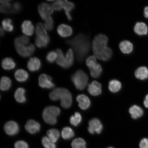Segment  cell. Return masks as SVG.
<instances>
[{
  "label": "cell",
  "mask_w": 148,
  "mask_h": 148,
  "mask_svg": "<svg viewBox=\"0 0 148 148\" xmlns=\"http://www.w3.org/2000/svg\"><path fill=\"white\" fill-rule=\"evenodd\" d=\"M90 75L94 78H97L101 75L102 71L101 66L97 63L89 68Z\"/></svg>",
  "instance_id": "30"
},
{
  "label": "cell",
  "mask_w": 148,
  "mask_h": 148,
  "mask_svg": "<svg viewBox=\"0 0 148 148\" xmlns=\"http://www.w3.org/2000/svg\"><path fill=\"white\" fill-rule=\"evenodd\" d=\"M135 76L139 80L145 81L148 79V69L146 66H140L135 72Z\"/></svg>",
  "instance_id": "18"
},
{
  "label": "cell",
  "mask_w": 148,
  "mask_h": 148,
  "mask_svg": "<svg viewBox=\"0 0 148 148\" xmlns=\"http://www.w3.org/2000/svg\"><path fill=\"white\" fill-rule=\"evenodd\" d=\"M44 27L46 29L49 31L53 30L54 25V22L52 17L51 16H48L45 20L44 24Z\"/></svg>",
  "instance_id": "41"
},
{
  "label": "cell",
  "mask_w": 148,
  "mask_h": 148,
  "mask_svg": "<svg viewBox=\"0 0 148 148\" xmlns=\"http://www.w3.org/2000/svg\"><path fill=\"white\" fill-rule=\"evenodd\" d=\"M129 112L133 119L136 120L143 117L144 113L143 109L141 106L135 105L129 109Z\"/></svg>",
  "instance_id": "14"
},
{
  "label": "cell",
  "mask_w": 148,
  "mask_h": 148,
  "mask_svg": "<svg viewBox=\"0 0 148 148\" xmlns=\"http://www.w3.org/2000/svg\"><path fill=\"white\" fill-rule=\"evenodd\" d=\"M49 97L53 101L60 100L61 106L64 108H69L72 105L73 99L71 94L66 88H56L50 93Z\"/></svg>",
  "instance_id": "2"
},
{
  "label": "cell",
  "mask_w": 148,
  "mask_h": 148,
  "mask_svg": "<svg viewBox=\"0 0 148 148\" xmlns=\"http://www.w3.org/2000/svg\"><path fill=\"white\" fill-rule=\"evenodd\" d=\"M29 74L27 72L23 69H18L14 73V77L16 80L19 82H24L29 78Z\"/></svg>",
  "instance_id": "26"
},
{
  "label": "cell",
  "mask_w": 148,
  "mask_h": 148,
  "mask_svg": "<svg viewBox=\"0 0 148 148\" xmlns=\"http://www.w3.org/2000/svg\"><path fill=\"white\" fill-rule=\"evenodd\" d=\"M66 58L68 68L73 66L74 61L73 51L71 49H69L66 53Z\"/></svg>",
  "instance_id": "38"
},
{
  "label": "cell",
  "mask_w": 148,
  "mask_h": 148,
  "mask_svg": "<svg viewBox=\"0 0 148 148\" xmlns=\"http://www.w3.org/2000/svg\"><path fill=\"white\" fill-rule=\"evenodd\" d=\"M56 52L58 55V58L57 60V64L58 65L64 69H68L69 68L66 63V57L62 50L60 49H56Z\"/></svg>",
  "instance_id": "23"
},
{
  "label": "cell",
  "mask_w": 148,
  "mask_h": 148,
  "mask_svg": "<svg viewBox=\"0 0 148 148\" xmlns=\"http://www.w3.org/2000/svg\"><path fill=\"white\" fill-rule=\"evenodd\" d=\"M36 33L37 36H49L45 28L42 24L40 23L37 24Z\"/></svg>",
  "instance_id": "36"
},
{
  "label": "cell",
  "mask_w": 148,
  "mask_h": 148,
  "mask_svg": "<svg viewBox=\"0 0 148 148\" xmlns=\"http://www.w3.org/2000/svg\"><path fill=\"white\" fill-rule=\"evenodd\" d=\"M14 45L18 54L24 58L30 56L34 52L35 47L32 44L26 45L19 42H14Z\"/></svg>",
  "instance_id": "6"
},
{
  "label": "cell",
  "mask_w": 148,
  "mask_h": 148,
  "mask_svg": "<svg viewBox=\"0 0 148 148\" xmlns=\"http://www.w3.org/2000/svg\"><path fill=\"white\" fill-rule=\"evenodd\" d=\"M71 146L73 148H86V143L82 138H78L73 140Z\"/></svg>",
  "instance_id": "35"
},
{
  "label": "cell",
  "mask_w": 148,
  "mask_h": 148,
  "mask_svg": "<svg viewBox=\"0 0 148 148\" xmlns=\"http://www.w3.org/2000/svg\"><path fill=\"white\" fill-rule=\"evenodd\" d=\"M38 83L40 87L42 88L51 89L55 86L51 77L45 74L40 75L38 78Z\"/></svg>",
  "instance_id": "9"
},
{
  "label": "cell",
  "mask_w": 148,
  "mask_h": 148,
  "mask_svg": "<svg viewBox=\"0 0 148 148\" xmlns=\"http://www.w3.org/2000/svg\"><path fill=\"white\" fill-rule=\"evenodd\" d=\"M71 79L75 87L79 90H82L87 85L88 77L84 71L79 70L73 74Z\"/></svg>",
  "instance_id": "5"
},
{
  "label": "cell",
  "mask_w": 148,
  "mask_h": 148,
  "mask_svg": "<svg viewBox=\"0 0 148 148\" xmlns=\"http://www.w3.org/2000/svg\"><path fill=\"white\" fill-rule=\"evenodd\" d=\"M62 138L64 140H69L75 136L73 130L69 127H66L62 129Z\"/></svg>",
  "instance_id": "34"
},
{
  "label": "cell",
  "mask_w": 148,
  "mask_h": 148,
  "mask_svg": "<svg viewBox=\"0 0 148 148\" xmlns=\"http://www.w3.org/2000/svg\"><path fill=\"white\" fill-rule=\"evenodd\" d=\"M121 84L119 81L116 79L111 80L109 83L108 88L111 92H116L121 89Z\"/></svg>",
  "instance_id": "31"
},
{
  "label": "cell",
  "mask_w": 148,
  "mask_h": 148,
  "mask_svg": "<svg viewBox=\"0 0 148 148\" xmlns=\"http://www.w3.org/2000/svg\"><path fill=\"white\" fill-rule=\"evenodd\" d=\"M26 130L31 134H35L39 132L40 125L38 122L33 120H29L25 125Z\"/></svg>",
  "instance_id": "12"
},
{
  "label": "cell",
  "mask_w": 148,
  "mask_h": 148,
  "mask_svg": "<svg viewBox=\"0 0 148 148\" xmlns=\"http://www.w3.org/2000/svg\"><path fill=\"white\" fill-rule=\"evenodd\" d=\"M144 15L145 18H148V7H146L144 8Z\"/></svg>",
  "instance_id": "49"
},
{
  "label": "cell",
  "mask_w": 148,
  "mask_h": 148,
  "mask_svg": "<svg viewBox=\"0 0 148 148\" xmlns=\"http://www.w3.org/2000/svg\"><path fill=\"white\" fill-rule=\"evenodd\" d=\"M14 42H19L20 43L26 45L29 43V39L27 37L25 36H22L16 37V38L15 39Z\"/></svg>",
  "instance_id": "43"
},
{
  "label": "cell",
  "mask_w": 148,
  "mask_h": 148,
  "mask_svg": "<svg viewBox=\"0 0 148 148\" xmlns=\"http://www.w3.org/2000/svg\"><path fill=\"white\" fill-rule=\"evenodd\" d=\"M41 62L40 59L36 57L29 59L27 63V67L31 72L38 71L41 67Z\"/></svg>",
  "instance_id": "13"
},
{
  "label": "cell",
  "mask_w": 148,
  "mask_h": 148,
  "mask_svg": "<svg viewBox=\"0 0 148 148\" xmlns=\"http://www.w3.org/2000/svg\"><path fill=\"white\" fill-rule=\"evenodd\" d=\"M57 32L62 38H68L71 36L73 33V29L69 25L66 24H61L57 29Z\"/></svg>",
  "instance_id": "11"
},
{
  "label": "cell",
  "mask_w": 148,
  "mask_h": 148,
  "mask_svg": "<svg viewBox=\"0 0 148 148\" xmlns=\"http://www.w3.org/2000/svg\"><path fill=\"white\" fill-rule=\"evenodd\" d=\"M15 148H29V145L26 142L23 140H19L14 144Z\"/></svg>",
  "instance_id": "45"
},
{
  "label": "cell",
  "mask_w": 148,
  "mask_h": 148,
  "mask_svg": "<svg viewBox=\"0 0 148 148\" xmlns=\"http://www.w3.org/2000/svg\"><path fill=\"white\" fill-rule=\"evenodd\" d=\"M16 62L13 59L7 57L2 61L1 66L3 69L9 70L13 69L16 66Z\"/></svg>",
  "instance_id": "25"
},
{
  "label": "cell",
  "mask_w": 148,
  "mask_h": 148,
  "mask_svg": "<svg viewBox=\"0 0 148 148\" xmlns=\"http://www.w3.org/2000/svg\"><path fill=\"white\" fill-rule=\"evenodd\" d=\"M4 129L6 134L10 136H14L17 134L19 130L18 124L12 121H9L5 123Z\"/></svg>",
  "instance_id": "10"
},
{
  "label": "cell",
  "mask_w": 148,
  "mask_h": 148,
  "mask_svg": "<svg viewBox=\"0 0 148 148\" xmlns=\"http://www.w3.org/2000/svg\"><path fill=\"white\" fill-rule=\"evenodd\" d=\"M42 144L45 148H56L55 143L52 142L47 136H44L42 138Z\"/></svg>",
  "instance_id": "40"
},
{
  "label": "cell",
  "mask_w": 148,
  "mask_h": 148,
  "mask_svg": "<svg viewBox=\"0 0 148 148\" xmlns=\"http://www.w3.org/2000/svg\"><path fill=\"white\" fill-rule=\"evenodd\" d=\"M22 32L27 36H32L34 33V27L32 22L29 20H25L21 25Z\"/></svg>",
  "instance_id": "16"
},
{
  "label": "cell",
  "mask_w": 148,
  "mask_h": 148,
  "mask_svg": "<svg viewBox=\"0 0 148 148\" xmlns=\"http://www.w3.org/2000/svg\"><path fill=\"white\" fill-rule=\"evenodd\" d=\"M10 1H1V5L0 10L3 14H15L12 6L9 2Z\"/></svg>",
  "instance_id": "21"
},
{
  "label": "cell",
  "mask_w": 148,
  "mask_h": 148,
  "mask_svg": "<svg viewBox=\"0 0 148 148\" xmlns=\"http://www.w3.org/2000/svg\"><path fill=\"white\" fill-rule=\"evenodd\" d=\"M108 148H113L112 147H108Z\"/></svg>",
  "instance_id": "51"
},
{
  "label": "cell",
  "mask_w": 148,
  "mask_h": 148,
  "mask_svg": "<svg viewBox=\"0 0 148 148\" xmlns=\"http://www.w3.org/2000/svg\"><path fill=\"white\" fill-rule=\"evenodd\" d=\"M63 1V9H64L65 12L68 19L71 21L73 18L71 15V12L75 8V5L73 3L66 0H64Z\"/></svg>",
  "instance_id": "20"
},
{
  "label": "cell",
  "mask_w": 148,
  "mask_h": 148,
  "mask_svg": "<svg viewBox=\"0 0 148 148\" xmlns=\"http://www.w3.org/2000/svg\"><path fill=\"white\" fill-rule=\"evenodd\" d=\"M1 32H0V35H1V37L3 36H4L5 35V32L4 31H3V29H2V28H1V31H0Z\"/></svg>",
  "instance_id": "50"
},
{
  "label": "cell",
  "mask_w": 148,
  "mask_h": 148,
  "mask_svg": "<svg viewBox=\"0 0 148 148\" xmlns=\"http://www.w3.org/2000/svg\"><path fill=\"white\" fill-rule=\"evenodd\" d=\"M143 104L145 108L148 109V94L146 95L144 100Z\"/></svg>",
  "instance_id": "48"
},
{
  "label": "cell",
  "mask_w": 148,
  "mask_h": 148,
  "mask_svg": "<svg viewBox=\"0 0 148 148\" xmlns=\"http://www.w3.org/2000/svg\"><path fill=\"white\" fill-rule=\"evenodd\" d=\"M112 51L110 48L107 47L100 54L97 58L103 61H107L112 58Z\"/></svg>",
  "instance_id": "32"
},
{
  "label": "cell",
  "mask_w": 148,
  "mask_h": 148,
  "mask_svg": "<svg viewBox=\"0 0 148 148\" xmlns=\"http://www.w3.org/2000/svg\"><path fill=\"white\" fill-rule=\"evenodd\" d=\"M108 37L103 34H99L94 38L92 42V48L94 56L97 57L108 47Z\"/></svg>",
  "instance_id": "3"
},
{
  "label": "cell",
  "mask_w": 148,
  "mask_h": 148,
  "mask_svg": "<svg viewBox=\"0 0 148 148\" xmlns=\"http://www.w3.org/2000/svg\"><path fill=\"white\" fill-rule=\"evenodd\" d=\"M50 41L49 37L47 36H36L35 39V43L38 48H42L47 47Z\"/></svg>",
  "instance_id": "24"
},
{
  "label": "cell",
  "mask_w": 148,
  "mask_h": 148,
  "mask_svg": "<svg viewBox=\"0 0 148 148\" xmlns=\"http://www.w3.org/2000/svg\"><path fill=\"white\" fill-rule=\"evenodd\" d=\"M48 137L52 142L55 143L57 141L60 136V132L58 130L52 129L49 130L47 133Z\"/></svg>",
  "instance_id": "29"
},
{
  "label": "cell",
  "mask_w": 148,
  "mask_h": 148,
  "mask_svg": "<svg viewBox=\"0 0 148 148\" xmlns=\"http://www.w3.org/2000/svg\"><path fill=\"white\" fill-rule=\"evenodd\" d=\"M53 8L56 11H60L63 9L62 0H58L54 1L52 4Z\"/></svg>",
  "instance_id": "44"
},
{
  "label": "cell",
  "mask_w": 148,
  "mask_h": 148,
  "mask_svg": "<svg viewBox=\"0 0 148 148\" xmlns=\"http://www.w3.org/2000/svg\"><path fill=\"white\" fill-rule=\"evenodd\" d=\"M103 129V125L101 121L97 118H94L89 122L88 130L90 134H94L95 133L100 134Z\"/></svg>",
  "instance_id": "8"
},
{
  "label": "cell",
  "mask_w": 148,
  "mask_h": 148,
  "mask_svg": "<svg viewBox=\"0 0 148 148\" xmlns=\"http://www.w3.org/2000/svg\"><path fill=\"white\" fill-rule=\"evenodd\" d=\"M60 113V110L58 107L50 106L46 107L42 112V118L46 123L55 125L57 123V117Z\"/></svg>",
  "instance_id": "4"
},
{
  "label": "cell",
  "mask_w": 148,
  "mask_h": 148,
  "mask_svg": "<svg viewBox=\"0 0 148 148\" xmlns=\"http://www.w3.org/2000/svg\"><path fill=\"white\" fill-rule=\"evenodd\" d=\"M12 81L9 77H1L0 83V88L3 91L8 90L11 87Z\"/></svg>",
  "instance_id": "33"
},
{
  "label": "cell",
  "mask_w": 148,
  "mask_h": 148,
  "mask_svg": "<svg viewBox=\"0 0 148 148\" xmlns=\"http://www.w3.org/2000/svg\"><path fill=\"white\" fill-rule=\"evenodd\" d=\"M140 148H148V138H144L140 140L139 144Z\"/></svg>",
  "instance_id": "47"
},
{
  "label": "cell",
  "mask_w": 148,
  "mask_h": 148,
  "mask_svg": "<svg viewBox=\"0 0 148 148\" xmlns=\"http://www.w3.org/2000/svg\"><path fill=\"white\" fill-rule=\"evenodd\" d=\"M70 121L71 125L77 126L82 121V116L79 113L75 112L74 115L71 116L70 117Z\"/></svg>",
  "instance_id": "37"
},
{
  "label": "cell",
  "mask_w": 148,
  "mask_h": 148,
  "mask_svg": "<svg viewBox=\"0 0 148 148\" xmlns=\"http://www.w3.org/2000/svg\"><path fill=\"white\" fill-rule=\"evenodd\" d=\"M25 93V89L21 88H18L14 94V97L16 101L20 103H25L26 101Z\"/></svg>",
  "instance_id": "27"
},
{
  "label": "cell",
  "mask_w": 148,
  "mask_h": 148,
  "mask_svg": "<svg viewBox=\"0 0 148 148\" xmlns=\"http://www.w3.org/2000/svg\"><path fill=\"white\" fill-rule=\"evenodd\" d=\"M12 8L14 12L15 13H17L21 11L22 9V5L18 2H16L13 4Z\"/></svg>",
  "instance_id": "46"
},
{
  "label": "cell",
  "mask_w": 148,
  "mask_h": 148,
  "mask_svg": "<svg viewBox=\"0 0 148 148\" xmlns=\"http://www.w3.org/2000/svg\"><path fill=\"white\" fill-rule=\"evenodd\" d=\"M96 58L97 57L94 55L88 57L87 59L86 63V66L88 68L91 67L98 63Z\"/></svg>",
  "instance_id": "42"
},
{
  "label": "cell",
  "mask_w": 148,
  "mask_h": 148,
  "mask_svg": "<svg viewBox=\"0 0 148 148\" xmlns=\"http://www.w3.org/2000/svg\"><path fill=\"white\" fill-rule=\"evenodd\" d=\"M38 10L40 17L42 20H45L48 16L53 13V8L49 3H42L38 5Z\"/></svg>",
  "instance_id": "7"
},
{
  "label": "cell",
  "mask_w": 148,
  "mask_h": 148,
  "mask_svg": "<svg viewBox=\"0 0 148 148\" xmlns=\"http://www.w3.org/2000/svg\"><path fill=\"white\" fill-rule=\"evenodd\" d=\"M77 101L79 103V106L82 110H86L90 107V102L89 98L86 96L81 94L77 96Z\"/></svg>",
  "instance_id": "17"
},
{
  "label": "cell",
  "mask_w": 148,
  "mask_h": 148,
  "mask_svg": "<svg viewBox=\"0 0 148 148\" xmlns=\"http://www.w3.org/2000/svg\"><path fill=\"white\" fill-rule=\"evenodd\" d=\"M58 58V55L56 52L51 51L47 53L46 57V61L49 63L53 64L54 63L57 58Z\"/></svg>",
  "instance_id": "39"
},
{
  "label": "cell",
  "mask_w": 148,
  "mask_h": 148,
  "mask_svg": "<svg viewBox=\"0 0 148 148\" xmlns=\"http://www.w3.org/2000/svg\"><path fill=\"white\" fill-rule=\"evenodd\" d=\"M135 33L139 36H143L147 34L148 29L147 25L143 23H137L134 27Z\"/></svg>",
  "instance_id": "22"
},
{
  "label": "cell",
  "mask_w": 148,
  "mask_h": 148,
  "mask_svg": "<svg viewBox=\"0 0 148 148\" xmlns=\"http://www.w3.org/2000/svg\"><path fill=\"white\" fill-rule=\"evenodd\" d=\"M12 20L11 18H5L3 20L1 25L3 29L8 32H12L14 31V27L13 25Z\"/></svg>",
  "instance_id": "28"
},
{
  "label": "cell",
  "mask_w": 148,
  "mask_h": 148,
  "mask_svg": "<svg viewBox=\"0 0 148 148\" xmlns=\"http://www.w3.org/2000/svg\"><path fill=\"white\" fill-rule=\"evenodd\" d=\"M119 49L122 53L125 54H129L133 50V45L132 42L128 40H125L120 42Z\"/></svg>",
  "instance_id": "19"
},
{
  "label": "cell",
  "mask_w": 148,
  "mask_h": 148,
  "mask_svg": "<svg viewBox=\"0 0 148 148\" xmlns=\"http://www.w3.org/2000/svg\"><path fill=\"white\" fill-rule=\"evenodd\" d=\"M101 85L97 81H93L89 84L88 91L90 95L93 96L99 95L101 92Z\"/></svg>",
  "instance_id": "15"
},
{
  "label": "cell",
  "mask_w": 148,
  "mask_h": 148,
  "mask_svg": "<svg viewBox=\"0 0 148 148\" xmlns=\"http://www.w3.org/2000/svg\"><path fill=\"white\" fill-rule=\"evenodd\" d=\"M66 42L71 46L75 51L77 60L79 62H82L90 50V42L89 37L80 33Z\"/></svg>",
  "instance_id": "1"
}]
</instances>
